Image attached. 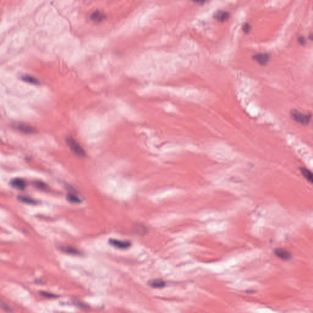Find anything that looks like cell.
Instances as JSON below:
<instances>
[{"mask_svg":"<svg viewBox=\"0 0 313 313\" xmlns=\"http://www.w3.org/2000/svg\"><path fill=\"white\" fill-rule=\"evenodd\" d=\"M274 254L278 257L279 259L284 260V261H289L291 260L292 258V256L291 253L287 251L286 249L281 248H277L274 249Z\"/></svg>","mask_w":313,"mask_h":313,"instance_id":"4","label":"cell"},{"mask_svg":"<svg viewBox=\"0 0 313 313\" xmlns=\"http://www.w3.org/2000/svg\"><path fill=\"white\" fill-rule=\"evenodd\" d=\"M105 19V15L99 10H96L91 15V19L94 22H100Z\"/></svg>","mask_w":313,"mask_h":313,"instance_id":"8","label":"cell"},{"mask_svg":"<svg viewBox=\"0 0 313 313\" xmlns=\"http://www.w3.org/2000/svg\"><path fill=\"white\" fill-rule=\"evenodd\" d=\"M298 40L299 43L300 45H305V43H306V40L305 37H303V36H300V37H298V40Z\"/></svg>","mask_w":313,"mask_h":313,"instance_id":"19","label":"cell"},{"mask_svg":"<svg viewBox=\"0 0 313 313\" xmlns=\"http://www.w3.org/2000/svg\"><path fill=\"white\" fill-rule=\"evenodd\" d=\"M312 36H313V34H312V33H311V34H309V39H310V40H312V39H313V38H312Z\"/></svg>","mask_w":313,"mask_h":313,"instance_id":"22","label":"cell"},{"mask_svg":"<svg viewBox=\"0 0 313 313\" xmlns=\"http://www.w3.org/2000/svg\"><path fill=\"white\" fill-rule=\"evenodd\" d=\"M229 17L230 13L228 12L222 10L216 11L213 15V18L217 21L220 22H224L226 21L229 18Z\"/></svg>","mask_w":313,"mask_h":313,"instance_id":"6","label":"cell"},{"mask_svg":"<svg viewBox=\"0 0 313 313\" xmlns=\"http://www.w3.org/2000/svg\"><path fill=\"white\" fill-rule=\"evenodd\" d=\"M270 55L267 53H260L255 55L253 58L261 66H265L270 60Z\"/></svg>","mask_w":313,"mask_h":313,"instance_id":"3","label":"cell"},{"mask_svg":"<svg viewBox=\"0 0 313 313\" xmlns=\"http://www.w3.org/2000/svg\"><path fill=\"white\" fill-rule=\"evenodd\" d=\"M40 294L42 295L43 297H46V298H55V297H58L57 295H56L55 294L49 293V292H40Z\"/></svg>","mask_w":313,"mask_h":313,"instance_id":"18","label":"cell"},{"mask_svg":"<svg viewBox=\"0 0 313 313\" xmlns=\"http://www.w3.org/2000/svg\"><path fill=\"white\" fill-rule=\"evenodd\" d=\"M67 199L71 203H80L82 201L76 194L71 192L67 195Z\"/></svg>","mask_w":313,"mask_h":313,"instance_id":"14","label":"cell"},{"mask_svg":"<svg viewBox=\"0 0 313 313\" xmlns=\"http://www.w3.org/2000/svg\"><path fill=\"white\" fill-rule=\"evenodd\" d=\"M290 115L293 121L302 125H308L312 118L311 113L304 114L297 109H292Z\"/></svg>","mask_w":313,"mask_h":313,"instance_id":"2","label":"cell"},{"mask_svg":"<svg viewBox=\"0 0 313 313\" xmlns=\"http://www.w3.org/2000/svg\"><path fill=\"white\" fill-rule=\"evenodd\" d=\"M149 285L153 288L162 289L165 286V282L161 279H153L149 281Z\"/></svg>","mask_w":313,"mask_h":313,"instance_id":"10","label":"cell"},{"mask_svg":"<svg viewBox=\"0 0 313 313\" xmlns=\"http://www.w3.org/2000/svg\"><path fill=\"white\" fill-rule=\"evenodd\" d=\"M74 303H75L76 306H79L80 308H86V306L85 304H83V303L81 302L80 300H75V302H74Z\"/></svg>","mask_w":313,"mask_h":313,"instance_id":"20","label":"cell"},{"mask_svg":"<svg viewBox=\"0 0 313 313\" xmlns=\"http://www.w3.org/2000/svg\"><path fill=\"white\" fill-rule=\"evenodd\" d=\"M18 129L26 134H31L34 132V129L26 124H20L18 125Z\"/></svg>","mask_w":313,"mask_h":313,"instance_id":"12","label":"cell"},{"mask_svg":"<svg viewBox=\"0 0 313 313\" xmlns=\"http://www.w3.org/2000/svg\"><path fill=\"white\" fill-rule=\"evenodd\" d=\"M66 142L70 149L76 155L80 157H84L86 156V152L83 148L72 136H67L66 139Z\"/></svg>","mask_w":313,"mask_h":313,"instance_id":"1","label":"cell"},{"mask_svg":"<svg viewBox=\"0 0 313 313\" xmlns=\"http://www.w3.org/2000/svg\"><path fill=\"white\" fill-rule=\"evenodd\" d=\"M192 1L196 3H198L199 4L202 5V4H204L206 2H207L208 0H192Z\"/></svg>","mask_w":313,"mask_h":313,"instance_id":"21","label":"cell"},{"mask_svg":"<svg viewBox=\"0 0 313 313\" xmlns=\"http://www.w3.org/2000/svg\"><path fill=\"white\" fill-rule=\"evenodd\" d=\"M60 249L63 252L71 255H80L81 254V252L79 250L72 246H62L60 248Z\"/></svg>","mask_w":313,"mask_h":313,"instance_id":"9","label":"cell"},{"mask_svg":"<svg viewBox=\"0 0 313 313\" xmlns=\"http://www.w3.org/2000/svg\"><path fill=\"white\" fill-rule=\"evenodd\" d=\"M251 28H252L251 25H250V24H249L248 23H244L242 25V30L243 31V32H245L246 34L249 33L250 30H251Z\"/></svg>","mask_w":313,"mask_h":313,"instance_id":"17","label":"cell"},{"mask_svg":"<svg viewBox=\"0 0 313 313\" xmlns=\"http://www.w3.org/2000/svg\"><path fill=\"white\" fill-rule=\"evenodd\" d=\"M34 185H35V186L37 188H38V189H43H43L45 190L46 188V186H47L45 183H43L42 182H40V181H36L34 182Z\"/></svg>","mask_w":313,"mask_h":313,"instance_id":"16","label":"cell"},{"mask_svg":"<svg viewBox=\"0 0 313 313\" xmlns=\"http://www.w3.org/2000/svg\"><path fill=\"white\" fill-rule=\"evenodd\" d=\"M22 79L23 81L30 83V84H33V85H39V81L35 77L31 76V75H23L22 77Z\"/></svg>","mask_w":313,"mask_h":313,"instance_id":"13","label":"cell"},{"mask_svg":"<svg viewBox=\"0 0 313 313\" xmlns=\"http://www.w3.org/2000/svg\"><path fill=\"white\" fill-rule=\"evenodd\" d=\"M300 169L301 173L302 174L303 177L308 181H309L310 183H312L313 182V175H312V172L305 167H302Z\"/></svg>","mask_w":313,"mask_h":313,"instance_id":"11","label":"cell"},{"mask_svg":"<svg viewBox=\"0 0 313 313\" xmlns=\"http://www.w3.org/2000/svg\"><path fill=\"white\" fill-rule=\"evenodd\" d=\"M108 242L112 246L122 249H127L131 246V242L129 241H123L119 240L118 239H109Z\"/></svg>","mask_w":313,"mask_h":313,"instance_id":"5","label":"cell"},{"mask_svg":"<svg viewBox=\"0 0 313 313\" xmlns=\"http://www.w3.org/2000/svg\"><path fill=\"white\" fill-rule=\"evenodd\" d=\"M10 183L12 187L15 188V189H16L20 190H25L26 186L25 181L20 178H15V179H12L10 181Z\"/></svg>","mask_w":313,"mask_h":313,"instance_id":"7","label":"cell"},{"mask_svg":"<svg viewBox=\"0 0 313 313\" xmlns=\"http://www.w3.org/2000/svg\"><path fill=\"white\" fill-rule=\"evenodd\" d=\"M18 198L21 202L26 203V204H37V201L36 200L31 198L29 197L19 196L18 197Z\"/></svg>","mask_w":313,"mask_h":313,"instance_id":"15","label":"cell"}]
</instances>
